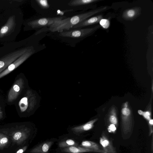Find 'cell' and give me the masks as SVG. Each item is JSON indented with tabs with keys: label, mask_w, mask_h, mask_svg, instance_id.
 I'll use <instances>...</instances> for the list:
<instances>
[{
	"label": "cell",
	"mask_w": 153,
	"mask_h": 153,
	"mask_svg": "<svg viewBox=\"0 0 153 153\" xmlns=\"http://www.w3.org/2000/svg\"><path fill=\"white\" fill-rule=\"evenodd\" d=\"M100 143L105 153H117L112 143L104 133L100 138Z\"/></svg>",
	"instance_id": "cell-11"
},
{
	"label": "cell",
	"mask_w": 153,
	"mask_h": 153,
	"mask_svg": "<svg viewBox=\"0 0 153 153\" xmlns=\"http://www.w3.org/2000/svg\"><path fill=\"white\" fill-rule=\"evenodd\" d=\"M101 27L100 25H98L90 28L71 29L59 32V36L73 39H84L93 34Z\"/></svg>",
	"instance_id": "cell-3"
},
{
	"label": "cell",
	"mask_w": 153,
	"mask_h": 153,
	"mask_svg": "<svg viewBox=\"0 0 153 153\" xmlns=\"http://www.w3.org/2000/svg\"><path fill=\"white\" fill-rule=\"evenodd\" d=\"M141 10L139 7L127 9L123 12L122 17L126 21H132L140 15Z\"/></svg>",
	"instance_id": "cell-8"
},
{
	"label": "cell",
	"mask_w": 153,
	"mask_h": 153,
	"mask_svg": "<svg viewBox=\"0 0 153 153\" xmlns=\"http://www.w3.org/2000/svg\"><path fill=\"white\" fill-rule=\"evenodd\" d=\"M9 140L6 135L0 133V149L4 148L8 143Z\"/></svg>",
	"instance_id": "cell-18"
},
{
	"label": "cell",
	"mask_w": 153,
	"mask_h": 153,
	"mask_svg": "<svg viewBox=\"0 0 153 153\" xmlns=\"http://www.w3.org/2000/svg\"><path fill=\"white\" fill-rule=\"evenodd\" d=\"M24 82L22 78L18 79L10 89L7 96V101L12 102L18 97L24 88Z\"/></svg>",
	"instance_id": "cell-4"
},
{
	"label": "cell",
	"mask_w": 153,
	"mask_h": 153,
	"mask_svg": "<svg viewBox=\"0 0 153 153\" xmlns=\"http://www.w3.org/2000/svg\"><path fill=\"white\" fill-rule=\"evenodd\" d=\"M103 18V16L102 14L91 17L74 26L71 29L81 28L97 24Z\"/></svg>",
	"instance_id": "cell-10"
},
{
	"label": "cell",
	"mask_w": 153,
	"mask_h": 153,
	"mask_svg": "<svg viewBox=\"0 0 153 153\" xmlns=\"http://www.w3.org/2000/svg\"><path fill=\"white\" fill-rule=\"evenodd\" d=\"M8 28L7 26H5L3 27L1 30V32L2 33H6L7 31Z\"/></svg>",
	"instance_id": "cell-24"
},
{
	"label": "cell",
	"mask_w": 153,
	"mask_h": 153,
	"mask_svg": "<svg viewBox=\"0 0 153 153\" xmlns=\"http://www.w3.org/2000/svg\"><path fill=\"white\" fill-rule=\"evenodd\" d=\"M98 120L95 118L90 120L83 125L75 127L72 128V130L76 133H81L90 130L93 128L94 124Z\"/></svg>",
	"instance_id": "cell-13"
},
{
	"label": "cell",
	"mask_w": 153,
	"mask_h": 153,
	"mask_svg": "<svg viewBox=\"0 0 153 153\" xmlns=\"http://www.w3.org/2000/svg\"><path fill=\"white\" fill-rule=\"evenodd\" d=\"M53 143L52 141H48L41 144L31 149L30 153H47Z\"/></svg>",
	"instance_id": "cell-14"
},
{
	"label": "cell",
	"mask_w": 153,
	"mask_h": 153,
	"mask_svg": "<svg viewBox=\"0 0 153 153\" xmlns=\"http://www.w3.org/2000/svg\"><path fill=\"white\" fill-rule=\"evenodd\" d=\"M3 117V113L1 108L0 106V119H1Z\"/></svg>",
	"instance_id": "cell-25"
},
{
	"label": "cell",
	"mask_w": 153,
	"mask_h": 153,
	"mask_svg": "<svg viewBox=\"0 0 153 153\" xmlns=\"http://www.w3.org/2000/svg\"><path fill=\"white\" fill-rule=\"evenodd\" d=\"M27 96L22 98L19 101V105L22 112L26 111L27 109L30 111L33 108L34 105V99L33 97H29L27 92Z\"/></svg>",
	"instance_id": "cell-9"
},
{
	"label": "cell",
	"mask_w": 153,
	"mask_h": 153,
	"mask_svg": "<svg viewBox=\"0 0 153 153\" xmlns=\"http://www.w3.org/2000/svg\"><path fill=\"white\" fill-rule=\"evenodd\" d=\"M78 144L71 139H68L60 142L59 144V146L61 148H65L71 146L77 147Z\"/></svg>",
	"instance_id": "cell-17"
},
{
	"label": "cell",
	"mask_w": 153,
	"mask_h": 153,
	"mask_svg": "<svg viewBox=\"0 0 153 153\" xmlns=\"http://www.w3.org/2000/svg\"><path fill=\"white\" fill-rule=\"evenodd\" d=\"M108 6H101L87 12L62 19L55 22L49 27V30L53 32H59L71 29L74 26L93 16L105 11L111 8Z\"/></svg>",
	"instance_id": "cell-1"
},
{
	"label": "cell",
	"mask_w": 153,
	"mask_h": 153,
	"mask_svg": "<svg viewBox=\"0 0 153 153\" xmlns=\"http://www.w3.org/2000/svg\"><path fill=\"white\" fill-rule=\"evenodd\" d=\"M117 109L114 105L111 107L107 114L106 117L108 123L115 125L117 127L118 126Z\"/></svg>",
	"instance_id": "cell-12"
},
{
	"label": "cell",
	"mask_w": 153,
	"mask_h": 153,
	"mask_svg": "<svg viewBox=\"0 0 153 153\" xmlns=\"http://www.w3.org/2000/svg\"><path fill=\"white\" fill-rule=\"evenodd\" d=\"M27 148V146H25L21 149H19L15 153H23L26 150Z\"/></svg>",
	"instance_id": "cell-23"
},
{
	"label": "cell",
	"mask_w": 153,
	"mask_h": 153,
	"mask_svg": "<svg viewBox=\"0 0 153 153\" xmlns=\"http://www.w3.org/2000/svg\"><path fill=\"white\" fill-rule=\"evenodd\" d=\"M62 151L63 152L69 153H81L85 152H93L95 151L91 149L83 147H77L71 146L65 148Z\"/></svg>",
	"instance_id": "cell-16"
},
{
	"label": "cell",
	"mask_w": 153,
	"mask_h": 153,
	"mask_svg": "<svg viewBox=\"0 0 153 153\" xmlns=\"http://www.w3.org/2000/svg\"><path fill=\"white\" fill-rule=\"evenodd\" d=\"M39 6L42 8L46 9L49 8V4L46 0H38L36 1Z\"/></svg>",
	"instance_id": "cell-21"
},
{
	"label": "cell",
	"mask_w": 153,
	"mask_h": 153,
	"mask_svg": "<svg viewBox=\"0 0 153 153\" xmlns=\"http://www.w3.org/2000/svg\"><path fill=\"white\" fill-rule=\"evenodd\" d=\"M100 25L104 29H107L109 26V21L107 19H102L99 22Z\"/></svg>",
	"instance_id": "cell-20"
},
{
	"label": "cell",
	"mask_w": 153,
	"mask_h": 153,
	"mask_svg": "<svg viewBox=\"0 0 153 153\" xmlns=\"http://www.w3.org/2000/svg\"><path fill=\"white\" fill-rule=\"evenodd\" d=\"M102 0H74L71 1L68 5L71 6H83L87 9L94 10L97 7V3Z\"/></svg>",
	"instance_id": "cell-7"
},
{
	"label": "cell",
	"mask_w": 153,
	"mask_h": 153,
	"mask_svg": "<svg viewBox=\"0 0 153 153\" xmlns=\"http://www.w3.org/2000/svg\"><path fill=\"white\" fill-rule=\"evenodd\" d=\"M121 119L122 132L125 134L131 132L133 127L134 116L131 108L128 102L122 105Z\"/></svg>",
	"instance_id": "cell-2"
},
{
	"label": "cell",
	"mask_w": 153,
	"mask_h": 153,
	"mask_svg": "<svg viewBox=\"0 0 153 153\" xmlns=\"http://www.w3.org/2000/svg\"><path fill=\"white\" fill-rule=\"evenodd\" d=\"M63 19L62 17L42 18L33 21L31 25L33 27L36 28L45 27H49L55 22L61 20Z\"/></svg>",
	"instance_id": "cell-5"
},
{
	"label": "cell",
	"mask_w": 153,
	"mask_h": 153,
	"mask_svg": "<svg viewBox=\"0 0 153 153\" xmlns=\"http://www.w3.org/2000/svg\"><path fill=\"white\" fill-rule=\"evenodd\" d=\"M30 131L27 128L16 130L11 134L12 140L18 144H20L28 137Z\"/></svg>",
	"instance_id": "cell-6"
},
{
	"label": "cell",
	"mask_w": 153,
	"mask_h": 153,
	"mask_svg": "<svg viewBox=\"0 0 153 153\" xmlns=\"http://www.w3.org/2000/svg\"><path fill=\"white\" fill-rule=\"evenodd\" d=\"M116 130L117 127L114 124H110L108 127L107 130L109 133H114Z\"/></svg>",
	"instance_id": "cell-22"
},
{
	"label": "cell",
	"mask_w": 153,
	"mask_h": 153,
	"mask_svg": "<svg viewBox=\"0 0 153 153\" xmlns=\"http://www.w3.org/2000/svg\"><path fill=\"white\" fill-rule=\"evenodd\" d=\"M151 103L149 105V106L148 107V110H147L146 111L140 113L141 114L143 115L148 121V122L150 120L152 119L151 117Z\"/></svg>",
	"instance_id": "cell-19"
},
{
	"label": "cell",
	"mask_w": 153,
	"mask_h": 153,
	"mask_svg": "<svg viewBox=\"0 0 153 153\" xmlns=\"http://www.w3.org/2000/svg\"><path fill=\"white\" fill-rule=\"evenodd\" d=\"M81 146L92 149L96 152L105 153L103 149L100 148L99 146L97 144L93 141L88 140L83 141L81 143Z\"/></svg>",
	"instance_id": "cell-15"
}]
</instances>
